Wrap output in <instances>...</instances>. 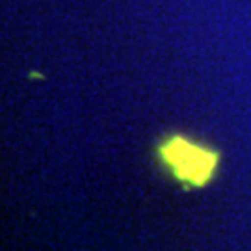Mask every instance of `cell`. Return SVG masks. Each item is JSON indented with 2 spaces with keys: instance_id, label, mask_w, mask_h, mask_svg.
<instances>
[{
  "instance_id": "cell-1",
  "label": "cell",
  "mask_w": 251,
  "mask_h": 251,
  "mask_svg": "<svg viewBox=\"0 0 251 251\" xmlns=\"http://www.w3.org/2000/svg\"><path fill=\"white\" fill-rule=\"evenodd\" d=\"M156 158L175 180L186 188H201L214 179L220 166V152L190 140L188 136L171 134L156 145Z\"/></svg>"
}]
</instances>
